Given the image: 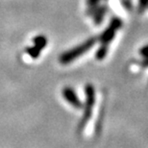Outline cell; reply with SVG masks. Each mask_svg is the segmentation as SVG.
I'll return each mask as SVG.
<instances>
[{
  "label": "cell",
  "mask_w": 148,
  "mask_h": 148,
  "mask_svg": "<svg viewBox=\"0 0 148 148\" xmlns=\"http://www.w3.org/2000/svg\"><path fill=\"white\" fill-rule=\"evenodd\" d=\"M33 42L35 46H37L38 49L42 50L47 45V38L42 35H40V36H37L33 38Z\"/></svg>",
  "instance_id": "cell-7"
},
{
  "label": "cell",
  "mask_w": 148,
  "mask_h": 148,
  "mask_svg": "<svg viewBox=\"0 0 148 148\" xmlns=\"http://www.w3.org/2000/svg\"><path fill=\"white\" fill-rule=\"evenodd\" d=\"M140 54L143 56V57H144V58H148V44L143 46L140 49Z\"/></svg>",
  "instance_id": "cell-11"
},
{
  "label": "cell",
  "mask_w": 148,
  "mask_h": 148,
  "mask_svg": "<svg viewBox=\"0 0 148 148\" xmlns=\"http://www.w3.org/2000/svg\"><path fill=\"white\" fill-rule=\"evenodd\" d=\"M137 64H138L140 67H143V69H147L148 67V58H144L143 57L140 61H138L137 62Z\"/></svg>",
  "instance_id": "cell-10"
},
{
  "label": "cell",
  "mask_w": 148,
  "mask_h": 148,
  "mask_svg": "<svg viewBox=\"0 0 148 148\" xmlns=\"http://www.w3.org/2000/svg\"><path fill=\"white\" fill-rule=\"evenodd\" d=\"M63 96L66 100L67 103H69L73 108L77 110H81L83 109V102L79 98L78 95L76 94L75 90L70 87H66L63 90Z\"/></svg>",
  "instance_id": "cell-4"
},
{
  "label": "cell",
  "mask_w": 148,
  "mask_h": 148,
  "mask_svg": "<svg viewBox=\"0 0 148 148\" xmlns=\"http://www.w3.org/2000/svg\"><path fill=\"white\" fill-rule=\"evenodd\" d=\"M85 92H86V102L85 105H83L84 112H83L82 118L79 122L78 128H77V132L78 133H81L85 129L88 122L90 121L91 114H92V109L94 107V104H95V88H94L93 85L91 84L86 85Z\"/></svg>",
  "instance_id": "cell-1"
},
{
  "label": "cell",
  "mask_w": 148,
  "mask_h": 148,
  "mask_svg": "<svg viewBox=\"0 0 148 148\" xmlns=\"http://www.w3.org/2000/svg\"><path fill=\"white\" fill-rule=\"evenodd\" d=\"M97 41H98V37H91L90 38H88V40H85L83 43L73 47L72 49L67 50V51L64 52L63 54L60 55L59 61H60V63L62 64H67L71 63L72 61H74L77 58H79L81 55L87 53L91 47L94 46V44H95Z\"/></svg>",
  "instance_id": "cell-2"
},
{
  "label": "cell",
  "mask_w": 148,
  "mask_h": 148,
  "mask_svg": "<svg viewBox=\"0 0 148 148\" xmlns=\"http://www.w3.org/2000/svg\"><path fill=\"white\" fill-rule=\"evenodd\" d=\"M102 0H87V5L88 6H91V5H96V4H100Z\"/></svg>",
  "instance_id": "cell-12"
},
{
  "label": "cell",
  "mask_w": 148,
  "mask_h": 148,
  "mask_svg": "<svg viewBox=\"0 0 148 148\" xmlns=\"http://www.w3.org/2000/svg\"><path fill=\"white\" fill-rule=\"evenodd\" d=\"M108 13V6L107 5H99L98 9L96 10L95 13L93 14V21L96 25L100 24L103 19H104V16H106V14Z\"/></svg>",
  "instance_id": "cell-5"
},
{
  "label": "cell",
  "mask_w": 148,
  "mask_h": 148,
  "mask_svg": "<svg viewBox=\"0 0 148 148\" xmlns=\"http://www.w3.org/2000/svg\"><path fill=\"white\" fill-rule=\"evenodd\" d=\"M122 20L118 16H112L109 26L102 32V34L98 37V41L103 44H110L112 38L115 37L116 32L122 27Z\"/></svg>",
  "instance_id": "cell-3"
},
{
  "label": "cell",
  "mask_w": 148,
  "mask_h": 148,
  "mask_svg": "<svg viewBox=\"0 0 148 148\" xmlns=\"http://www.w3.org/2000/svg\"><path fill=\"white\" fill-rule=\"evenodd\" d=\"M148 8V0H138V12L140 14H143L144 11Z\"/></svg>",
  "instance_id": "cell-9"
},
{
  "label": "cell",
  "mask_w": 148,
  "mask_h": 148,
  "mask_svg": "<svg viewBox=\"0 0 148 148\" xmlns=\"http://www.w3.org/2000/svg\"><path fill=\"white\" fill-rule=\"evenodd\" d=\"M109 51V44H103L101 43V45L95 52V59L98 61H102L106 58V56L108 54Z\"/></svg>",
  "instance_id": "cell-6"
},
{
  "label": "cell",
  "mask_w": 148,
  "mask_h": 148,
  "mask_svg": "<svg viewBox=\"0 0 148 148\" xmlns=\"http://www.w3.org/2000/svg\"><path fill=\"white\" fill-rule=\"evenodd\" d=\"M40 49H38L37 46H32V47H27V49H26V52H27V54L30 56L31 58L33 59H38L40 57Z\"/></svg>",
  "instance_id": "cell-8"
},
{
  "label": "cell",
  "mask_w": 148,
  "mask_h": 148,
  "mask_svg": "<svg viewBox=\"0 0 148 148\" xmlns=\"http://www.w3.org/2000/svg\"><path fill=\"white\" fill-rule=\"evenodd\" d=\"M102 1H108V0H102Z\"/></svg>",
  "instance_id": "cell-13"
}]
</instances>
